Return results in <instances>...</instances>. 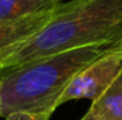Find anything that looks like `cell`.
I'll return each mask as SVG.
<instances>
[{"instance_id": "7", "label": "cell", "mask_w": 122, "mask_h": 120, "mask_svg": "<svg viewBox=\"0 0 122 120\" xmlns=\"http://www.w3.org/2000/svg\"><path fill=\"white\" fill-rule=\"evenodd\" d=\"M52 114H13L5 120H49Z\"/></svg>"}, {"instance_id": "5", "label": "cell", "mask_w": 122, "mask_h": 120, "mask_svg": "<svg viewBox=\"0 0 122 120\" xmlns=\"http://www.w3.org/2000/svg\"><path fill=\"white\" fill-rule=\"evenodd\" d=\"M87 114L94 120H122V71L105 92L91 102Z\"/></svg>"}, {"instance_id": "8", "label": "cell", "mask_w": 122, "mask_h": 120, "mask_svg": "<svg viewBox=\"0 0 122 120\" xmlns=\"http://www.w3.org/2000/svg\"><path fill=\"white\" fill-rule=\"evenodd\" d=\"M79 120H94V119H92V116L90 115V114H87V112H86V115L83 116L82 119H79Z\"/></svg>"}, {"instance_id": "6", "label": "cell", "mask_w": 122, "mask_h": 120, "mask_svg": "<svg viewBox=\"0 0 122 120\" xmlns=\"http://www.w3.org/2000/svg\"><path fill=\"white\" fill-rule=\"evenodd\" d=\"M61 3L62 0H0V22L51 12Z\"/></svg>"}, {"instance_id": "1", "label": "cell", "mask_w": 122, "mask_h": 120, "mask_svg": "<svg viewBox=\"0 0 122 120\" xmlns=\"http://www.w3.org/2000/svg\"><path fill=\"white\" fill-rule=\"evenodd\" d=\"M122 38V0L61 3L31 38L0 53V74L52 54Z\"/></svg>"}, {"instance_id": "2", "label": "cell", "mask_w": 122, "mask_h": 120, "mask_svg": "<svg viewBox=\"0 0 122 120\" xmlns=\"http://www.w3.org/2000/svg\"><path fill=\"white\" fill-rule=\"evenodd\" d=\"M121 39L52 54L0 74V118L53 114L56 102L71 80L114 49Z\"/></svg>"}, {"instance_id": "3", "label": "cell", "mask_w": 122, "mask_h": 120, "mask_svg": "<svg viewBox=\"0 0 122 120\" xmlns=\"http://www.w3.org/2000/svg\"><path fill=\"white\" fill-rule=\"evenodd\" d=\"M122 71V39L114 49L101 56L70 81L56 102V107L73 99H97Z\"/></svg>"}, {"instance_id": "4", "label": "cell", "mask_w": 122, "mask_h": 120, "mask_svg": "<svg viewBox=\"0 0 122 120\" xmlns=\"http://www.w3.org/2000/svg\"><path fill=\"white\" fill-rule=\"evenodd\" d=\"M56 8L51 12L26 17L22 19L0 22V53H3L5 49L13 45L25 41L26 39L36 34L40 28H43L51 21Z\"/></svg>"}]
</instances>
